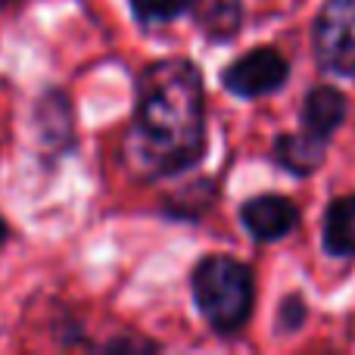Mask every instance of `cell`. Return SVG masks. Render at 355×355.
I'll use <instances>...</instances> for the list:
<instances>
[{
    "label": "cell",
    "mask_w": 355,
    "mask_h": 355,
    "mask_svg": "<svg viewBox=\"0 0 355 355\" xmlns=\"http://www.w3.org/2000/svg\"><path fill=\"white\" fill-rule=\"evenodd\" d=\"M196 0H131L137 22L144 25H159V22H172V19L184 16L193 10Z\"/></svg>",
    "instance_id": "10"
},
{
    "label": "cell",
    "mask_w": 355,
    "mask_h": 355,
    "mask_svg": "<svg viewBox=\"0 0 355 355\" xmlns=\"http://www.w3.org/2000/svg\"><path fill=\"white\" fill-rule=\"evenodd\" d=\"M106 349H153V343H135V340H116Z\"/></svg>",
    "instance_id": "12"
},
{
    "label": "cell",
    "mask_w": 355,
    "mask_h": 355,
    "mask_svg": "<svg viewBox=\"0 0 355 355\" xmlns=\"http://www.w3.org/2000/svg\"><path fill=\"white\" fill-rule=\"evenodd\" d=\"M240 221L243 227L262 243L281 240L300 225V212H296L293 200L281 193H262V196H250L240 209Z\"/></svg>",
    "instance_id": "5"
},
{
    "label": "cell",
    "mask_w": 355,
    "mask_h": 355,
    "mask_svg": "<svg viewBox=\"0 0 355 355\" xmlns=\"http://www.w3.org/2000/svg\"><path fill=\"white\" fill-rule=\"evenodd\" d=\"M193 300L212 331L237 334L250 321L256 302L250 265L231 256H206L193 271Z\"/></svg>",
    "instance_id": "2"
},
{
    "label": "cell",
    "mask_w": 355,
    "mask_h": 355,
    "mask_svg": "<svg viewBox=\"0 0 355 355\" xmlns=\"http://www.w3.org/2000/svg\"><path fill=\"white\" fill-rule=\"evenodd\" d=\"M12 3V0H0V10H3V6H10Z\"/></svg>",
    "instance_id": "14"
},
{
    "label": "cell",
    "mask_w": 355,
    "mask_h": 355,
    "mask_svg": "<svg viewBox=\"0 0 355 355\" xmlns=\"http://www.w3.org/2000/svg\"><path fill=\"white\" fill-rule=\"evenodd\" d=\"M324 250L334 259L355 256V193L331 200L324 212Z\"/></svg>",
    "instance_id": "8"
},
{
    "label": "cell",
    "mask_w": 355,
    "mask_h": 355,
    "mask_svg": "<svg viewBox=\"0 0 355 355\" xmlns=\"http://www.w3.org/2000/svg\"><path fill=\"white\" fill-rule=\"evenodd\" d=\"M315 56L331 75H355V0H327L315 19Z\"/></svg>",
    "instance_id": "3"
},
{
    "label": "cell",
    "mask_w": 355,
    "mask_h": 355,
    "mask_svg": "<svg viewBox=\"0 0 355 355\" xmlns=\"http://www.w3.org/2000/svg\"><path fill=\"white\" fill-rule=\"evenodd\" d=\"M202 28L212 41H227L240 28V3L237 0H215L209 12L202 16Z\"/></svg>",
    "instance_id": "9"
},
{
    "label": "cell",
    "mask_w": 355,
    "mask_h": 355,
    "mask_svg": "<svg viewBox=\"0 0 355 355\" xmlns=\"http://www.w3.org/2000/svg\"><path fill=\"white\" fill-rule=\"evenodd\" d=\"M306 324V302H302L300 293H290L287 300L281 302V309H277V331H300V327Z\"/></svg>",
    "instance_id": "11"
},
{
    "label": "cell",
    "mask_w": 355,
    "mask_h": 355,
    "mask_svg": "<svg viewBox=\"0 0 355 355\" xmlns=\"http://www.w3.org/2000/svg\"><path fill=\"white\" fill-rule=\"evenodd\" d=\"M206 150L202 75L190 60L150 62L137 78L135 122L125 162L137 178H172L196 166Z\"/></svg>",
    "instance_id": "1"
},
{
    "label": "cell",
    "mask_w": 355,
    "mask_h": 355,
    "mask_svg": "<svg viewBox=\"0 0 355 355\" xmlns=\"http://www.w3.org/2000/svg\"><path fill=\"white\" fill-rule=\"evenodd\" d=\"M6 234H10V227H6V218L0 215V246L6 243Z\"/></svg>",
    "instance_id": "13"
},
{
    "label": "cell",
    "mask_w": 355,
    "mask_h": 355,
    "mask_svg": "<svg viewBox=\"0 0 355 355\" xmlns=\"http://www.w3.org/2000/svg\"><path fill=\"white\" fill-rule=\"evenodd\" d=\"M324 153H327V141L306 128L296 131V135L277 137V144H275L277 166H284L290 175H300V178H309L318 172L321 162H324Z\"/></svg>",
    "instance_id": "6"
},
{
    "label": "cell",
    "mask_w": 355,
    "mask_h": 355,
    "mask_svg": "<svg viewBox=\"0 0 355 355\" xmlns=\"http://www.w3.org/2000/svg\"><path fill=\"white\" fill-rule=\"evenodd\" d=\"M346 119V97L343 91H337V87H315V91H309L306 103H302V128L312 131V135L324 137V141H331L334 131L343 125Z\"/></svg>",
    "instance_id": "7"
},
{
    "label": "cell",
    "mask_w": 355,
    "mask_h": 355,
    "mask_svg": "<svg viewBox=\"0 0 355 355\" xmlns=\"http://www.w3.org/2000/svg\"><path fill=\"white\" fill-rule=\"evenodd\" d=\"M287 78H290V62L275 47L246 50L237 62H231L221 72L225 87L234 97H243V100L268 97V94L281 91L287 85Z\"/></svg>",
    "instance_id": "4"
}]
</instances>
